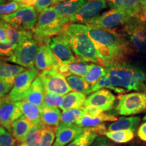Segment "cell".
<instances>
[{"label":"cell","mask_w":146,"mask_h":146,"mask_svg":"<svg viewBox=\"0 0 146 146\" xmlns=\"http://www.w3.org/2000/svg\"><path fill=\"white\" fill-rule=\"evenodd\" d=\"M87 31L98 50L102 65L106 68L120 62L129 52V43L127 40L112 29L87 26Z\"/></svg>","instance_id":"1"},{"label":"cell","mask_w":146,"mask_h":146,"mask_svg":"<svg viewBox=\"0 0 146 146\" xmlns=\"http://www.w3.org/2000/svg\"><path fill=\"white\" fill-rule=\"evenodd\" d=\"M60 35L68 42L78 58L87 62L102 65L98 50L87 33L86 25L78 23L68 24Z\"/></svg>","instance_id":"2"},{"label":"cell","mask_w":146,"mask_h":146,"mask_svg":"<svg viewBox=\"0 0 146 146\" xmlns=\"http://www.w3.org/2000/svg\"><path fill=\"white\" fill-rule=\"evenodd\" d=\"M68 24L50 7L40 13L33 30V38L40 45L44 44L47 39L61 33Z\"/></svg>","instance_id":"3"},{"label":"cell","mask_w":146,"mask_h":146,"mask_svg":"<svg viewBox=\"0 0 146 146\" xmlns=\"http://www.w3.org/2000/svg\"><path fill=\"white\" fill-rule=\"evenodd\" d=\"M37 43L33 35L20 42L13 54L8 58V61L19 64L24 68H35V61L38 52Z\"/></svg>","instance_id":"4"},{"label":"cell","mask_w":146,"mask_h":146,"mask_svg":"<svg viewBox=\"0 0 146 146\" xmlns=\"http://www.w3.org/2000/svg\"><path fill=\"white\" fill-rule=\"evenodd\" d=\"M0 20L18 31H30L33 30L37 22V12L33 6L23 7L12 14L0 16Z\"/></svg>","instance_id":"5"},{"label":"cell","mask_w":146,"mask_h":146,"mask_svg":"<svg viewBox=\"0 0 146 146\" xmlns=\"http://www.w3.org/2000/svg\"><path fill=\"white\" fill-rule=\"evenodd\" d=\"M116 110L118 114L131 116L146 110V94L133 92L120 95Z\"/></svg>","instance_id":"6"},{"label":"cell","mask_w":146,"mask_h":146,"mask_svg":"<svg viewBox=\"0 0 146 146\" xmlns=\"http://www.w3.org/2000/svg\"><path fill=\"white\" fill-rule=\"evenodd\" d=\"M136 68L129 64L117 62L106 67V75L113 86L130 91L131 80Z\"/></svg>","instance_id":"7"},{"label":"cell","mask_w":146,"mask_h":146,"mask_svg":"<svg viewBox=\"0 0 146 146\" xmlns=\"http://www.w3.org/2000/svg\"><path fill=\"white\" fill-rule=\"evenodd\" d=\"M124 25L129 43L138 52H146V23L131 18Z\"/></svg>","instance_id":"8"},{"label":"cell","mask_w":146,"mask_h":146,"mask_svg":"<svg viewBox=\"0 0 146 146\" xmlns=\"http://www.w3.org/2000/svg\"><path fill=\"white\" fill-rule=\"evenodd\" d=\"M131 18L133 17L127 12L116 9H111L102 14V15L98 16L91 20L87 24L86 26L100 29H112L120 25H124Z\"/></svg>","instance_id":"9"},{"label":"cell","mask_w":146,"mask_h":146,"mask_svg":"<svg viewBox=\"0 0 146 146\" xmlns=\"http://www.w3.org/2000/svg\"><path fill=\"white\" fill-rule=\"evenodd\" d=\"M37 73V69L33 68L24 71L18 74L15 78L13 88L8 96L9 100L14 102L25 100L33 82L36 77Z\"/></svg>","instance_id":"10"},{"label":"cell","mask_w":146,"mask_h":146,"mask_svg":"<svg viewBox=\"0 0 146 146\" xmlns=\"http://www.w3.org/2000/svg\"><path fill=\"white\" fill-rule=\"evenodd\" d=\"M39 76L43 83L45 92L64 96L71 91L65 76L53 69L43 71Z\"/></svg>","instance_id":"11"},{"label":"cell","mask_w":146,"mask_h":146,"mask_svg":"<svg viewBox=\"0 0 146 146\" xmlns=\"http://www.w3.org/2000/svg\"><path fill=\"white\" fill-rule=\"evenodd\" d=\"M45 43L52 50L58 64H68L76 59L68 42L60 34L47 39Z\"/></svg>","instance_id":"12"},{"label":"cell","mask_w":146,"mask_h":146,"mask_svg":"<svg viewBox=\"0 0 146 146\" xmlns=\"http://www.w3.org/2000/svg\"><path fill=\"white\" fill-rule=\"evenodd\" d=\"M24 116L16 102L9 100L8 96L0 98V125L10 133L12 124L15 120Z\"/></svg>","instance_id":"13"},{"label":"cell","mask_w":146,"mask_h":146,"mask_svg":"<svg viewBox=\"0 0 146 146\" xmlns=\"http://www.w3.org/2000/svg\"><path fill=\"white\" fill-rule=\"evenodd\" d=\"M107 0H94L89 1L78 10L71 18L70 23L85 24L87 25L91 20L99 16L102 10L107 8Z\"/></svg>","instance_id":"14"},{"label":"cell","mask_w":146,"mask_h":146,"mask_svg":"<svg viewBox=\"0 0 146 146\" xmlns=\"http://www.w3.org/2000/svg\"><path fill=\"white\" fill-rule=\"evenodd\" d=\"M85 130V128L76 125L61 123L57 128L54 143L52 146H66L77 138Z\"/></svg>","instance_id":"15"},{"label":"cell","mask_w":146,"mask_h":146,"mask_svg":"<svg viewBox=\"0 0 146 146\" xmlns=\"http://www.w3.org/2000/svg\"><path fill=\"white\" fill-rule=\"evenodd\" d=\"M115 101L116 97L110 91L102 89L89 95L84 106H94L103 111H109L112 109Z\"/></svg>","instance_id":"16"},{"label":"cell","mask_w":146,"mask_h":146,"mask_svg":"<svg viewBox=\"0 0 146 146\" xmlns=\"http://www.w3.org/2000/svg\"><path fill=\"white\" fill-rule=\"evenodd\" d=\"M87 2V0H66L53 5L52 8L60 18L70 24L71 18Z\"/></svg>","instance_id":"17"},{"label":"cell","mask_w":146,"mask_h":146,"mask_svg":"<svg viewBox=\"0 0 146 146\" xmlns=\"http://www.w3.org/2000/svg\"><path fill=\"white\" fill-rule=\"evenodd\" d=\"M58 64L53 56L52 50L47 45L42 44L38 49L35 66L38 70L44 71L53 69Z\"/></svg>","instance_id":"18"},{"label":"cell","mask_w":146,"mask_h":146,"mask_svg":"<svg viewBox=\"0 0 146 146\" xmlns=\"http://www.w3.org/2000/svg\"><path fill=\"white\" fill-rule=\"evenodd\" d=\"M111 9H116L129 14L133 18L137 17L142 7L139 0H108Z\"/></svg>","instance_id":"19"},{"label":"cell","mask_w":146,"mask_h":146,"mask_svg":"<svg viewBox=\"0 0 146 146\" xmlns=\"http://www.w3.org/2000/svg\"><path fill=\"white\" fill-rule=\"evenodd\" d=\"M45 93L43 83L40 76L38 75L33 82L30 90L25 100L41 108L43 104Z\"/></svg>","instance_id":"20"},{"label":"cell","mask_w":146,"mask_h":146,"mask_svg":"<svg viewBox=\"0 0 146 146\" xmlns=\"http://www.w3.org/2000/svg\"><path fill=\"white\" fill-rule=\"evenodd\" d=\"M141 122V118L139 116H129V117H120L111 123L108 127L109 131L120 130H131L135 133L139 128Z\"/></svg>","instance_id":"21"},{"label":"cell","mask_w":146,"mask_h":146,"mask_svg":"<svg viewBox=\"0 0 146 146\" xmlns=\"http://www.w3.org/2000/svg\"><path fill=\"white\" fill-rule=\"evenodd\" d=\"M32 126L33 124L25 116H23L12 124L11 134L16 141L21 143H23L26 140L27 134Z\"/></svg>","instance_id":"22"},{"label":"cell","mask_w":146,"mask_h":146,"mask_svg":"<svg viewBox=\"0 0 146 146\" xmlns=\"http://www.w3.org/2000/svg\"><path fill=\"white\" fill-rule=\"evenodd\" d=\"M16 103L21 110L23 114L33 125L41 123V108L25 100Z\"/></svg>","instance_id":"23"},{"label":"cell","mask_w":146,"mask_h":146,"mask_svg":"<svg viewBox=\"0 0 146 146\" xmlns=\"http://www.w3.org/2000/svg\"><path fill=\"white\" fill-rule=\"evenodd\" d=\"M117 120V117L115 116L104 113L94 117L84 115L76 122L75 125L83 128H91L97 127L105 122H115Z\"/></svg>","instance_id":"24"},{"label":"cell","mask_w":146,"mask_h":146,"mask_svg":"<svg viewBox=\"0 0 146 146\" xmlns=\"http://www.w3.org/2000/svg\"><path fill=\"white\" fill-rule=\"evenodd\" d=\"M61 112L58 108H41V123L45 126L58 128L61 122Z\"/></svg>","instance_id":"25"},{"label":"cell","mask_w":146,"mask_h":146,"mask_svg":"<svg viewBox=\"0 0 146 146\" xmlns=\"http://www.w3.org/2000/svg\"><path fill=\"white\" fill-rule=\"evenodd\" d=\"M86 99V96L82 93L76 91L70 92L64 97L62 105L60 108L63 111H66L68 110L84 107Z\"/></svg>","instance_id":"26"},{"label":"cell","mask_w":146,"mask_h":146,"mask_svg":"<svg viewBox=\"0 0 146 146\" xmlns=\"http://www.w3.org/2000/svg\"><path fill=\"white\" fill-rule=\"evenodd\" d=\"M24 71H25V68L21 66L0 61V80L14 82L16 76Z\"/></svg>","instance_id":"27"},{"label":"cell","mask_w":146,"mask_h":146,"mask_svg":"<svg viewBox=\"0 0 146 146\" xmlns=\"http://www.w3.org/2000/svg\"><path fill=\"white\" fill-rule=\"evenodd\" d=\"M1 23H2V25L4 27L5 31H6L7 35H8L9 39V43H10L14 47V49L16 48V47L18 46V45L19 44L22 40L28 37V36L33 35V33L31 31H18L3 21H1Z\"/></svg>","instance_id":"28"},{"label":"cell","mask_w":146,"mask_h":146,"mask_svg":"<svg viewBox=\"0 0 146 146\" xmlns=\"http://www.w3.org/2000/svg\"><path fill=\"white\" fill-rule=\"evenodd\" d=\"M66 79L71 90L76 92L82 93L85 96L91 95L90 85L83 79V77L76 75H70L66 76Z\"/></svg>","instance_id":"29"},{"label":"cell","mask_w":146,"mask_h":146,"mask_svg":"<svg viewBox=\"0 0 146 146\" xmlns=\"http://www.w3.org/2000/svg\"><path fill=\"white\" fill-rule=\"evenodd\" d=\"M106 68L102 65L91 64L88 72L85 76H83V78L91 86L95 85L102 76L106 75Z\"/></svg>","instance_id":"30"},{"label":"cell","mask_w":146,"mask_h":146,"mask_svg":"<svg viewBox=\"0 0 146 146\" xmlns=\"http://www.w3.org/2000/svg\"><path fill=\"white\" fill-rule=\"evenodd\" d=\"M45 125L42 123L33 125L27 134L25 143L28 146H39L42 138V133Z\"/></svg>","instance_id":"31"},{"label":"cell","mask_w":146,"mask_h":146,"mask_svg":"<svg viewBox=\"0 0 146 146\" xmlns=\"http://www.w3.org/2000/svg\"><path fill=\"white\" fill-rule=\"evenodd\" d=\"M105 135L108 139L117 143H125L131 141L135 137V133L131 130L107 131Z\"/></svg>","instance_id":"32"},{"label":"cell","mask_w":146,"mask_h":146,"mask_svg":"<svg viewBox=\"0 0 146 146\" xmlns=\"http://www.w3.org/2000/svg\"><path fill=\"white\" fill-rule=\"evenodd\" d=\"M98 137L91 128H85L84 132L66 146H91Z\"/></svg>","instance_id":"33"},{"label":"cell","mask_w":146,"mask_h":146,"mask_svg":"<svg viewBox=\"0 0 146 146\" xmlns=\"http://www.w3.org/2000/svg\"><path fill=\"white\" fill-rule=\"evenodd\" d=\"M90 66L91 64H89L87 62L79 58L76 59L68 64V70L70 74H74L81 77L86 75L90 68Z\"/></svg>","instance_id":"34"},{"label":"cell","mask_w":146,"mask_h":146,"mask_svg":"<svg viewBox=\"0 0 146 146\" xmlns=\"http://www.w3.org/2000/svg\"><path fill=\"white\" fill-rule=\"evenodd\" d=\"M83 116H84L83 107L64 111L61 115V123L72 125L76 123Z\"/></svg>","instance_id":"35"},{"label":"cell","mask_w":146,"mask_h":146,"mask_svg":"<svg viewBox=\"0 0 146 146\" xmlns=\"http://www.w3.org/2000/svg\"><path fill=\"white\" fill-rule=\"evenodd\" d=\"M103 88L110 89V90L114 91V92L117 93V94H123V93L127 91V90H125V89L113 86L107 75L102 76L95 85L91 86V93H94Z\"/></svg>","instance_id":"36"},{"label":"cell","mask_w":146,"mask_h":146,"mask_svg":"<svg viewBox=\"0 0 146 146\" xmlns=\"http://www.w3.org/2000/svg\"><path fill=\"white\" fill-rule=\"evenodd\" d=\"M64 98L60 95L54 93L45 92L43 100V104L42 106L58 108L61 107L62 105Z\"/></svg>","instance_id":"37"},{"label":"cell","mask_w":146,"mask_h":146,"mask_svg":"<svg viewBox=\"0 0 146 146\" xmlns=\"http://www.w3.org/2000/svg\"><path fill=\"white\" fill-rule=\"evenodd\" d=\"M56 127L45 126L42 133V138L39 146H52L56 137Z\"/></svg>","instance_id":"38"},{"label":"cell","mask_w":146,"mask_h":146,"mask_svg":"<svg viewBox=\"0 0 146 146\" xmlns=\"http://www.w3.org/2000/svg\"><path fill=\"white\" fill-rule=\"evenodd\" d=\"M16 141L8 130L0 127V146H15Z\"/></svg>","instance_id":"39"},{"label":"cell","mask_w":146,"mask_h":146,"mask_svg":"<svg viewBox=\"0 0 146 146\" xmlns=\"http://www.w3.org/2000/svg\"><path fill=\"white\" fill-rule=\"evenodd\" d=\"M23 7L22 3L15 2V1H12L5 4H0V16L12 14Z\"/></svg>","instance_id":"40"},{"label":"cell","mask_w":146,"mask_h":146,"mask_svg":"<svg viewBox=\"0 0 146 146\" xmlns=\"http://www.w3.org/2000/svg\"><path fill=\"white\" fill-rule=\"evenodd\" d=\"M14 82L0 80V98L6 96L14 87Z\"/></svg>","instance_id":"41"},{"label":"cell","mask_w":146,"mask_h":146,"mask_svg":"<svg viewBox=\"0 0 146 146\" xmlns=\"http://www.w3.org/2000/svg\"><path fill=\"white\" fill-rule=\"evenodd\" d=\"M84 115L89 116H99L103 113L104 111L99 108L94 106H84Z\"/></svg>","instance_id":"42"},{"label":"cell","mask_w":146,"mask_h":146,"mask_svg":"<svg viewBox=\"0 0 146 146\" xmlns=\"http://www.w3.org/2000/svg\"><path fill=\"white\" fill-rule=\"evenodd\" d=\"M53 3V0H37L35 4V8L36 12L41 13L43 10H46Z\"/></svg>","instance_id":"43"},{"label":"cell","mask_w":146,"mask_h":146,"mask_svg":"<svg viewBox=\"0 0 146 146\" xmlns=\"http://www.w3.org/2000/svg\"><path fill=\"white\" fill-rule=\"evenodd\" d=\"M15 49L10 43H0V56H10Z\"/></svg>","instance_id":"44"},{"label":"cell","mask_w":146,"mask_h":146,"mask_svg":"<svg viewBox=\"0 0 146 146\" xmlns=\"http://www.w3.org/2000/svg\"><path fill=\"white\" fill-rule=\"evenodd\" d=\"M91 146H113L109 139L105 137L98 136Z\"/></svg>","instance_id":"45"},{"label":"cell","mask_w":146,"mask_h":146,"mask_svg":"<svg viewBox=\"0 0 146 146\" xmlns=\"http://www.w3.org/2000/svg\"><path fill=\"white\" fill-rule=\"evenodd\" d=\"M0 43H3V44L9 43V39L8 35H7L6 31H5L4 27L2 25L1 20H0Z\"/></svg>","instance_id":"46"},{"label":"cell","mask_w":146,"mask_h":146,"mask_svg":"<svg viewBox=\"0 0 146 146\" xmlns=\"http://www.w3.org/2000/svg\"><path fill=\"white\" fill-rule=\"evenodd\" d=\"M137 135L139 138L144 142H146V122L141 124L137 129Z\"/></svg>","instance_id":"47"},{"label":"cell","mask_w":146,"mask_h":146,"mask_svg":"<svg viewBox=\"0 0 146 146\" xmlns=\"http://www.w3.org/2000/svg\"><path fill=\"white\" fill-rule=\"evenodd\" d=\"M91 129L98 135H105L106 133L107 132V128L105 124H101L97 127H91Z\"/></svg>","instance_id":"48"},{"label":"cell","mask_w":146,"mask_h":146,"mask_svg":"<svg viewBox=\"0 0 146 146\" xmlns=\"http://www.w3.org/2000/svg\"><path fill=\"white\" fill-rule=\"evenodd\" d=\"M136 18L139 20V21L146 23V5L142 8L141 12L137 16V17Z\"/></svg>","instance_id":"49"},{"label":"cell","mask_w":146,"mask_h":146,"mask_svg":"<svg viewBox=\"0 0 146 146\" xmlns=\"http://www.w3.org/2000/svg\"><path fill=\"white\" fill-rule=\"evenodd\" d=\"M37 0H22L21 3L24 7L33 6L35 4Z\"/></svg>","instance_id":"50"},{"label":"cell","mask_w":146,"mask_h":146,"mask_svg":"<svg viewBox=\"0 0 146 146\" xmlns=\"http://www.w3.org/2000/svg\"><path fill=\"white\" fill-rule=\"evenodd\" d=\"M66 1V0H53V3L56 5V4H58V3L64 2V1Z\"/></svg>","instance_id":"51"},{"label":"cell","mask_w":146,"mask_h":146,"mask_svg":"<svg viewBox=\"0 0 146 146\" xmlns=\"http://www.w3.org/2000/svg\"><path fill=\"white\" fill-rule=\"evenodd\" d=\"M139 3L140 4H141V7L143 8V7L145 6L146 5V0H139Z\"/></svg>","instance_id":"52"},{"label":"cell","mask_w":146,"mask_h":146,"mask_svg":"<svg viewBox=\"0 0 146 146\" xmlns=\"http://www.w3.org/2000/svg\"><path fill=\"white\" fill-rule=\"evenodd\" d=\"M15 146H28V145H27V143H25V142H23V143H21V144H18V145H15Z\"/></svg>","instance_id":"53"},{"label":"cell","mask_w":146,"mask_h":146,"mask_svg":"<svg viewBox=\"0 0 146 146\" xmlns=\"http://www.w3.org/2000/svg\"><path fill=\"white\" fill-rule=\"evenodd\" d=\"M10 1H15V2H18V3H21L22 0H10Z\"/></svg>","instance_id":"54"},{"label":"cell","mask_w":146,"mask_h":146,"mask_svg":"<svg viewBox=\"0 0 146 146\" xmlns=\"http://www.w3.org/2000/svg\"><path fill=\"white\" fill-rule=\"evenodd\" d=\"M4 2V0H0V4H2Z\"/></svg>","instance_id":"55"},{"label":"cell","mask_w":146,"mask_h":146,"mask_svg":"<svg viewBox=\"0 0 146 146\" xmlns=\"http://www.w3.org/2000/svg\"><path fill=\"white\" fill-rule=\"evenodd\" d=\"M143 120H144V121H145V120H146V114L145 115V116L143 117Z\"/></svg>","instance_id":"56"},{"label":"cell","mask_w":146,"mask_h":146,"mask_svg":"<svg viewBox=\"0 0 146 146\" xmlns=\"http://www.w3.org/2000/svg\"><path fill=\"white\" fill-rule=\"evenodd\" d=\"M145 94H146V92H145Z\"/></svg>","instance_id":"57"}]
</instances>
